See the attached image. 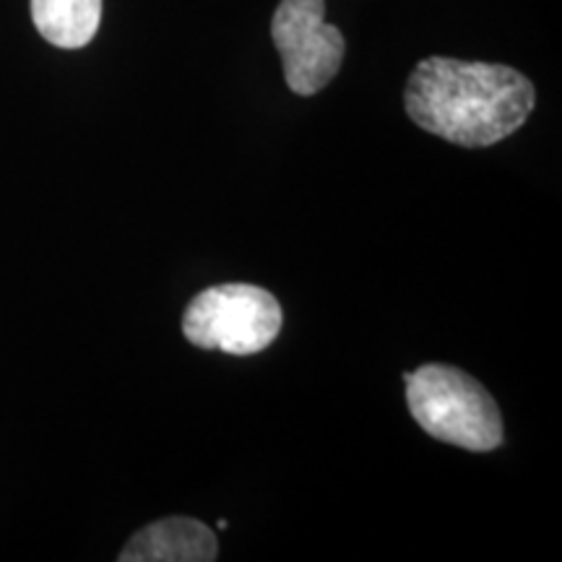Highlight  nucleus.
Segmentation results:
<instances>
[{
    "mask_svg": "<svg viewBox=\"0 0 562 562\" xmlns=\"http://www.w3.org/2000/svg\"><path fill=\"white\" fill-rule=\"evenodd\" d=\"M406 404L430 438L484 453L503 442V417L490 391L451 364H422L406 372Z\"/></svg>",
    "mask_w": 562,
    "mask_h": 562,
    "instance_id": "nucleus-2",
    "label": "nucleus"
},
{
    "mask_svg": "<svg viewBox=\"0 0 562 562\" xmlns=\"http://www.w3.org/2000/svg\"><path fill=\"white\" fill-rule=\"evenodd\" d=\"M220 554L216 533L195 518H161L131 537L121 562H211Z\"/></svg>",
    "mask_w": 562,
    "mask_h": 562,
    "instance_id": "nucleus-5",
    "label": "nucleus"
},
{
    "mask_svg": "<svg viewBox=\"0 0 562 562\" xmlns=\"http://www.w3.org/2000/svg\"><path fill=\"white\" fill-rule=\"evenodd\" d=\"M271 37L294 94L313 97L339 74L347 42L326 21V0H281L271 19Z\"/></svg>",
    "mask_w": 562,
    "mask_h": 562,
    "instance_id": "nucleus-4",
    "label": "nucleus"
},
{
    "mask_svg": "<svg viewBox=\"0 0 562 562\" xmlns=\"http://www.w3.org/2000/svg\"><path fill=\"white\" fill-rule=\"evenodd\" d=\"M284 313L269 290L256 284H220L195 294L182 315V334L199 349L248 357L271 347Z\"/></svg>",
    "mask_w": 562,
    "mask_h": 562,
    "instance_id": "nucleus-3",
    "label": "nucleus"
},
{
    "mask_svg": "<svg viewBox=\"0 0 562 562\" xmlns=\"http://www.w3.org/2000/svg\"><path fill=\"white\" fill-rule=\"evenodd\" d=\"M32 21L50 45L79 50L100 30L102 0H32Z\"/></svg>",
    "mask_w": 562,
    "mask_h": 562,
    "instance_id": "nucleus-6",
    "label": "nucleus"
},
{
    "mask_svg": "<svg viewBox=\"0 0 562 562\" xmlns=\"http://www.w3.org/2000/svg\"><path fill=\"white\" fill-rule=\"evenodd\" d=\"M533 104L537 91L521 70L456 58L419 60L404 91L406 115L422 131L467 149L508 138Z\"/></svg>",
    "mask_w": 562,
    "mask_h": 562,
    "instance_id": "nucleus-1",
    "label": "nucleus"
}]
</instances>
